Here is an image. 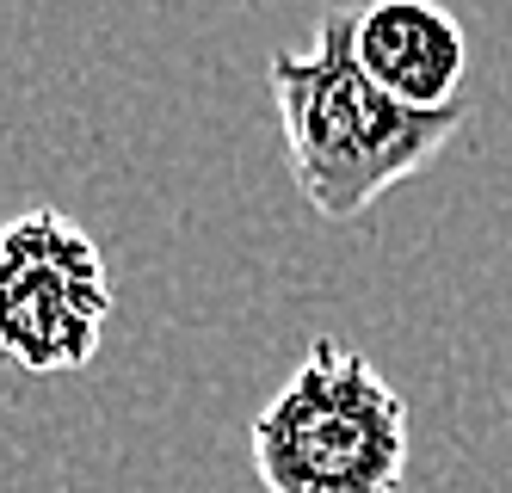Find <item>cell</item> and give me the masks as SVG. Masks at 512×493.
I'll return each instance as SVG.
<instances>
[{
    "instance_id": "cell-3",
    "label": "cell",
    "mask_w": 512,
    "mask_h": 493,
    "mask_svg": "<svg viewBox=\"0 0 512 493\" xmlns=\"http://www.w3.org/2000/svg\"><path fill=\"white\" fill-rule=\"evenodd\" d=\"M112 321L105 253L75 216L31 204L0 222V358L31 376L93 364Z\"/></svg>"
},
{
    "instance_id": "cell-1",
    "label": "cell",
    "mask_w": 512,
    "mask_h": 493,
    "mask_svg": "<svg viewBox=\"0 0 512 493\" xmlns=\"http://www.w3.org/2000/svg\"><path fill=\"white\" fill-rule=\"evenodd\" d=\"M272 99L284 130V161L315 216L346 222L371 210L389 185L420 173L463 124V105L414 111L389 99L352 56V7L321 13L303 50L272 56Z\"/></svg>"
},
{
    "instance_id": "cell-2",
    "label": "cell",
    "mask_w": 512,
    "mask_h": 493,
    "mask_svg": "<svg viewBox=\"0 0 512 493\" xmlns=\"http://www.w3.org/2000/svg\"><path fill=\"white\" fill-rule=\"evenodd\" d=\"M266 493H401L408 401L346 339H309L303 364L247 426Z\"/></svg>"
},
{
    "instance_id": "cell-4",
    "label": "cell",
    "mask_w": 512,
    "mask_h": 493,
    "mask_svg": "<svg viewBox=\"0 0 512 493\" xmlns=\"http://www.w3.org/2000/svg\"><path fill=\"white\" fill-rule=\"evenodd\" d=\"M352 56L389 99L414 111L463 105L457 93L469 74V37L445 0H364V7H352Z\"/></svg>"
}]
</instances>
